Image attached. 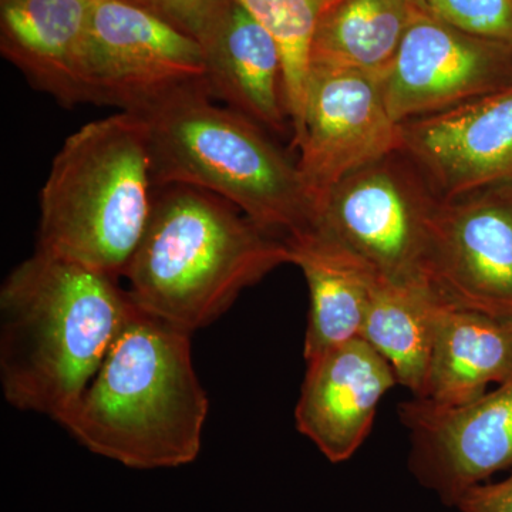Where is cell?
I'll return each instance as SVG.
<instances>
[{
    "label": "cell",
    "instance_id": "obj_1",
    "mask_svg": "<svg viewBox=\"0 0 512 512\" xmlns=\"http://www.w3.org/2000/svg\"><path fill=\"white\" fill-rule=\"evenodd\" d=\"M133 309L120 279L37 248L0 289L6 402L66 426Z\"/></svg>",
    "mask_w": 512,
    "mask_h": 512
},
{
    "label": "cell",
    "instance_id": "obj_23",
    "mask_svg": "<svg viewBox=\"0 0 512 512\" xmlns=\"http://www.w3.org/2000/svg\"><path fill=\"white\" fill-rule=\"evenodd\" d=\"M460 512H512V474L505 480L474 485L458 498Z\"/></svg>",
    "mask_w": 512,
    "mask_h": 512
},
{
    "label": "cell",
    "instance_id": "obj_5",
    "mask_svg": "<svg viewBox=\"0 0 512 512\" xmlns=\"http://www.w3.org/2000/svg\"><path fill=\"white\" fill-rule=\"evenodd\" d=\"M154 184L146 121H90L64 141L39 198L37 248L123 279L146 232Z\"/></svg>",
    "mask_w": 512,
    "mask_h": 512
},
{
    "label": "cell",
    "instance_id": "obj_11",
    "mask_svg": "<svg viewBox=\"0 0 512 512\" xmlns=\"http://www.w3.org/2000/svg\"><path fill=\"white\" fill-rule=\"evenodd\" d=\"M431 288L443 305L512 320V187L443 200Z\"/></svg>",
    "mask_w": 512,
    "mask_h": 512
},
{
    "label": "cell",
    "instance_id": "obj_19",
    "mask_svg": "<svg viewBox=\"0 0 512 512\" xmlns=\"http://www.w3.org/2000/svg\"><path fill=\"white\" fill-rule=\"evenodd\" d=\"M443 305L430 292L377 281L363 322L365 339L392 367L397 382L413 397L426 386L434 323Z\"/></svg>",
    "mask_w": 512,
    "mask_h": 512
},
{
    "label": "cell",
    "instance_id": "obj_24",
    "mask_svg": "<svg viewBox=\"0 0 512 512\" xmlns=\"http://www.w3.org/2000/svg\"><path fill=\"white\" fill-rule=\"evenodd\" d=\"M416 5H419L421 9L424 8V3H426V0H413Z\"/></svg>",
    "mask_w": 512,
    "mask_h": 512
},
{
    "label": "cell",
    "instance_id": "obj_16",
    "mask_svg": "<svg viewBox=\"0 0 512 512\" xmlns=\"http://www.w3.org/2000/svg\"><path fill=\"white\" fill-rule=\"evenodd\" d=\"M511 375L512 320L441 306L426 386L417 399L437 406H463Z\"/></svg>",
    "mask_w": 512,
    "mask_h": 512
},
{
    "label": "cell",
    "instance_id": "obj_17",
    "mask_svg": "<svg viewBox=\"0 0 512 512\" xmlns=\"http://www.w3.org/2000/svg\"><path fill=\"white\" fill-rule=\"evenodd\" d=\"M291 264L305 276L311 298L303 356L306 362L360 338L379 276L353 252L322 232L289 238Z\"/></svg>",
    "mask_w": 512,
    "mask_h": 512
},
{
    "label": "cell",
    "instance_id": "obj_8",
    "mask_svg": "<svg viewBox=\"0 0 512 512\" xmlns=\"http://www.w3.org/2000/svg\"><path fill=\"white\" fill-rule=\"evenodd\" d=\"M298 167L316 202L340 181L400 150V124L380 77L312 64L306 84Z\"/></svg>",
    "mask_w": 512,
    "mask_h": 512
},
{
    "label": "cell",
    "instance_id": "obj_14",
    "mask_svg": "<svg viewBox=\"0 0 512 512\" xmlns=\"http://www.w3.org/2000/svg\"><path fill=\"white\" fill-rule=\"evenodd\" d=\"M94 0H0V50L36 89L73 107L92 103L90 23Z\"/></svg>",
    "mask_w": 512,
    "mask_h": 512
},
{
    "label": "cell",
    "instance_id": "obj_7",
    "mask_svg": "<svg viewBox=\"0 0 512 512\" xmlns=\"http://www.w3.org/2000/svg\"><path fill=\"white\" fill-rule=\"evenodd\" d=\"M87 67L92 103L128 113L208 90L200 43L126 0H94Z\"/></svg>",
    "mask_w": 512,
    "mask_h": 512
},
{
    "label": "cell",
    "instance_id": "obj_9",
    "mask_svg": "<svg viewBox=\"0 0 512 512\" xmlns=\"http://www.w3.org/2000/svg\"><path fill=\"white\" fill-rule=\"evenodd\" d=\"M396 123L433 116L512 86V49L421 9L380 77Z\"/></svg>",
    "mask_w": 512,
    "mask_h": 512
},
{
    "label": "cell",
    "instance_id": "obj_2",
    "mask_svg": "<svg viewBox=\"0 0 512 512\" xmlns=\"http://www.w3.org/2000/svg\"><path fill=\"white\" fill-rule=\"evenodd\" d=\"M190 336L134 305L64 429L97 456L134 470L197 460L210 404Z\"/></svg>",
    "mask_w": 512,
    "mask_h": 512
},
{
    "label": "cell",
    "instance_id": "obj_21",
    "mask_svg": "<svg viewBox=\"0 0 512 512\" xmlns=\"http://www.w3.org/2000/svg\"><path fill=\"white\" fill-rule=\"evenodd\" d=\"M423 9L470 35L512 49V0H426Z\"/></svg>",
    "mask_w": 512,
    "mask_h": 512
},
{
    "label": "cell",
    "instance_id": "obj_10",
    "mask_svg": "<svg viewBox=\"0 0 512 512\" xmlns=\"http://www.w3.org/2000/svg\"><path fill=\"white\" fill-rule=\"evenodd\" d=\"M409 467L444 504L512 467V375L474 402L444 407L413 397L400 406Z\"/></svg>",
    "mask_w": 512,
    "mask_h": 512
},
{
    "label": "cell",
    "instance_id": "obj_18",
    "mask_svg": "<svg viewBox=\"0 0 512 512\" xmlns=\"http://www.w3.org/2000/svg\"><path fill=\"white\" fill-rule=\"evenodd\" d=\"M420 10L413 0H332L320 10L311 66L382 77Z\"/></svg>",
    "mask_w": 512,
    "mask_h": 512
},
{
    "label": "cell",
    "instance_id": "obj_25",
    "mask_svg": "<svg viewBox=\"0 0 512 512\" xmlns=\"http://www.w3.org/2000/svg\"><path fill=\"white\" fill-rule=\"evenodd\" d=\"M318 2L322 3V6L328 5V3L332 2V0H318Z\"/></svg>",
    "mask_w": 512,
    "mask_h": 512
},
{
    "label": "cell",
    "instance_id": "obj_6",
    "mask_svg": "<svg viewBox=\"0 0 512 512\" xmlns=\"http://www.w3.org/2000/svg\"><path fill=\"white\" fill-rule=\"evenodd\" d=\"M441 205L419 168L397 151L333 187L312 229L349 249L382 281L434 295Z\"/></svg>",
    "mask_w": 512,
    "mask_h": 512
},
{
    "label": "cell",
    "instance_id": "obj_4",
    "mask_svg": "<svg viewBox=\"0 0 512 512\" xmlns=\"http://www.w3.org/2000/svg\"><path fill=\"white\" fill-rule=\"evenodd\" d=\"M147 124L154 184L211 192L286 239L311 231L318 202L268 131L197 89L138 114Z\"/></svg>",
    "mask_w": 512,
    "mask_h": 512
},
{
    "label": "cell",
    "instance_id": "obj_22",
    "mask_svg": "<svg viewBox=\"0 0 512 512\" xmlns=\"http://www.w3.org/2000/svg\"><path fill=\"white\" fill-rule=\"evenodd\" d=\"M153 13L198 43L215 25L231 0H126Z\"/></svg>",
    "mask_w": 512,
    "mask_h": 512
},
{
    "label": "cell",
    "instance_id": "obj_3",
    "mask_svg": "<svg viewBox=\"0 0 512 512\" xmlns=\"http://www.w3.org/2000/svg\"><path fill=\"white\" fill-rule=\"evenodd\" d=\"M285 264L291 248L282 235L211 192L164 185L156 187L146 232L123 279L140 311L192 333Z\"/></svg>",
    "mask_w": 512,
    "mask_h": 512
},
{
    "label": "cell",
    "instance_id": "obj_13",
    "mask_svg": "<svg viewBox=\"0 0 512 512\" xmlns=\"http://www.w3.org/2000/svg\"><path fill=\"white\" fill-rule=\"evenodd\" d=\"M296 427L330 463L348 461L365 443L384 394L399 384L392 367L356 338L306 362Z\"/></svg>",
    "mask_w": 512,
    "mask_h": 512
},
{
    "label": "cell",
    "instance_id": "obj_12",
    "mask_svg": "<svg viewBox=\"0 0 512 512\" xmlns=\"http://www.w3.org/2000/svg\"><path fill=\"white\" fill-rule=\"evenodd\" d=\"M400 153L441 200L512 187V86L400 124Z\"/></svg>",
    "mask_w": 512,
    "mask_h": 512
},
{
    "label": "cell",
    "instance_id": "obj_20",
    "mask_svg": "<svg viewBox=\"0 0 512 512\" xmlns=\"http://www.w3.org/2000/svg\"><path fill=\"white\" fill-rule=\"evenodd\" d=\"M271 35L284 63L285 106L293 146L302 130L311 52L322 3L318 0H235Z\"/></svg>",
    "mask_w": 512,
    "mask_h": 512
},
{
    "label": "cell",
    "instance_id": "obj_15",
    "mask_svg": "<svg viewBox=\"0 0 512 512\" xmlns=\"http://www.w3.org/2000/svg\"><path fill=\"white\" fill-rule=\"evenodd\" d=\"M200 45L212 97L268 133H292L281 52L247 9L231 0Z\"/></svg>",
    "mask_w": 512,
    "mask_h": 512
}]
</instances>
